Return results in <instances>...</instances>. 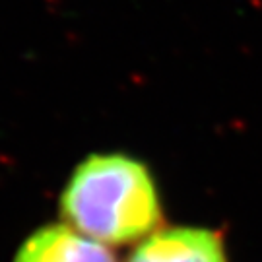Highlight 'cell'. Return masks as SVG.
Instances as JSON below:
<instances>
[{
  "mask_svg": "<svg viewBox=\"0 0 262 262\" xmlns=\"http://www.w3.org/2000/svg\"><path fill=\"white\" fill-rule=\"evenodd\" d=\"M128 262H225V253L214 231L173 227L150 235Z\"/></svg>",
  "mask_w": 262,
  "mask_h": 262,
  "instance_id": "7a4b0ae2",
  "label": "cell"
},
{
  "mask_svg": "<svg viewBox=\"0 0 262 262\" xmlns=\"http://www.w3.org/2000/svg\"><path fill=\"white\" fill-rule=\"evenodd\" d=\"M14 262H117L99 241L82 235L70 225H47L29 235Z\"/></svg>",
  "mask_w": 262,
  "mask_h": 262,
  "instance_id": "3957f363",
  "label": "cell"
},
{
  "mask_svg": "<svg viewBox=\"0 0 262 262\" xmlns=\"http://www.w3.org/2000/svg\"><path fill=\"white\" fill-rule=\"evenodd\" d=\"M60 215L94 241L124 245L156 229L161 208L140 161L122 154H94L72 173L60 196Z\"/></svg>",
  "mask_w": 262,
  "mask_h": 262,
  "instance_id": "6da1fadb",
  "label": "cell"
}]
</instances>
